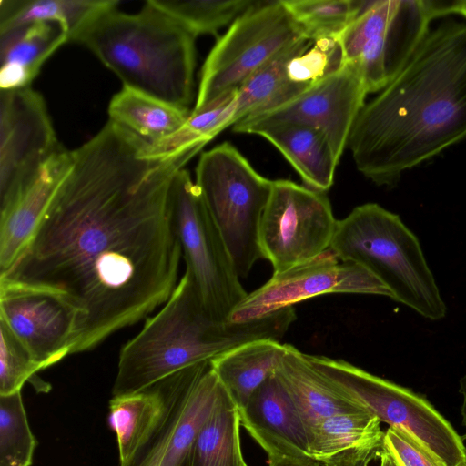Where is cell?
<instances>
[{"label": "cell", "mask_w": 466, "mask_h": 466, "mask_svg": "<svg viewBox=\"0 0 466 466\" xmlns=\"http://www.w3.org/2000/svg\"><path fill=\"white\" fill-rule=\"evenodd\" d=\"M466 139V23L430 29L405 66L365 104L348 139L357 169L377 186Z\"/></svg>", "instance_id": "obj_2"}, {"label": "cell", "mask_w": 466, "mask_h": 466, "mask_svg": "<svg viewBox=\"0 0 466 466\" xmlns=\"http://www.w3.org/2000/svg\"><path fill=\"white\" fill-rule=\"evenodd\" d=\"M287 344L261 339L241 345L210 361L211 368L238 410L255 390L273 375Z\"/></svg>", "instance_id": "obj_23"}, {"label": "cell", "mask_w": 466, "mask_h": 466, "mask_svg": "<svg viewBox=\"0 0 466 466\" xmlns=\"http://www.w3.org/2000/svg\"><path fill=\"white\" fill-rule=\"evenodd\" d=\"M170 195L185 272L206 312L218 321H228L248 293L222 236L187 169L174 176Z\"/></svg>", "instance_id": "obj_10"}, {"label": "cell", "mask_w": 466, "mask_h": 466, "mask_svg": "<svg viewBox=\"0 0 466 466\" xmlns=\"http://www.w3.org/2000/svg\"><path fill=\"white\" fill-rule=\"evenodd\" d=\"M118 4L115 0H1L0 33L36 23H55L70 42L94 17Z\"/></svg>", "instance_id": "obj_27"}, {"label": "cell", "mask_w": 466, "mask_h": 466, "mask_svg": "<svg viewBox=\"0 0 466 466\" xmlns=\"http://www.w3.org/2000/svg\"><path fill=\"white\" fill-rule=\"evenodd\" d=\"M448 15L458 14L466 18V0L448 1Z\"/></svg>", "instance_id": "obj_38"}, {"label": "cell", "mask_w": 466, "mask_h": 466, "mask_svg": "<svg viewBox=\"0 0 466 466\" xmlns=\"http://www.w3.org/2000/svg\"><path fill=\"white\" fill-rule=\"evenodd\" d=\"M59 145L43 96L31 86L0 93V210L38 175Z\"/></svg>", "instance_id": "obj_12"}, {"label": "cell", "mask_w": 466, "mask_h": 466, "mask_svg": "<svg viewBox=\"0 0 466 466\" xmlns=\"http://www.w3.org/2000/svg\"><path fill=\"white\" fill-rule=\"evenodd\" d=\"M345 65L343 49L337 37L312 42L308 50L288 63L289 79L298 85L311 87L339 72Z\"/></svg>", "instance_id": "obj_32"}, {"label": "cell", "mask_w": 466, "mask_h": 466, "mask_svg": "<svg viewBox=\"0 0 466 466\" xmlns=\"http://www.w3.org/2000/svg\"><path fill=\"white\" fill-rule=\"evenodd\" d=\"M276 374L299 410L309 434L327 418L365 411L318 371L305 353L290 344H287Z\"/></svg>", "instance_id": "obj_21"}, {"label": "cell", "mask_w": 466, "mask_h": 466, "mask_svg": "<svg viewBox=\"0 0 466 466\" xmlns=\"http://www.w3.org/2000/svg\"><path fill=\"white\" fill-rule=\"evenodd\" d=\"M0 321L26 348L42 370L72 352L77 314L53 293L0 283Z\"/></svg>", "instance_id": "obj_15"}, {"label": "cell", "mask_w": 466, "mask_h": 466, "mask_svg": "<svg viewBox=\"0 0 466 466\" xmlns=\"http://www.w3.org/2000/svg\"><path fill=\"white\" fill-rule=\"evenodd\" d=\"M307 38L295 43L251 76L236 92L232 126L238 121L279 108L310 87L291 82L288 63L309 48Z\"/></svg>", "instance_id": "obj_24"}, {"label": "cell", "mask_w": 466, "mask_h": 466, "mask_svg": "<svg viewBox=\"0 0 466 466\" xmlns=\"http://www.w3.org/2000/svg\"><path fill=\"white\" fill-rule=\"evenodd\" d=\"M268 466H320L310 459L272 458L268 459Z\"/></svg>", "instance_id": "obj_36"}, {"label": "cell", "mask_w": 466, "mask_h": 466, "mask_svg": "<svg viewBox=\"0 0 466 466\" xmlns=\"http://www.w3.org/2000/svg\"><path fill=\"white\" fill-rule=\"evenodd\" d=\"M305 356L363 410L401 429L426 445L446 466H463L466 448L451 424L423 396L343 360Z\"/></svg>", "instance_id": "obj_8"}, {"label": "cell", "mask_w": 466, "mask_h": 466, "mask_svg": "<svg viewBox=\"0 0 466 466\" xmlns=\"http://www.w3.org/2000/svg\"><path fill=\"white\" fill-rule=\"evenodd\" d=\"M191 111L127 87L115 94L108 106L109 121L148 144L177 132Z\"/></svg>", "instance_id": "obj_26"}, {"label": "cell", "mask_w": 466, "mask_h": 466, "mask_svg": "<svg viewBox=\"0 0 466 466\" xmlns=\"http://www.w3.org/2000/svg\"><path fill=\"white\" fill-rule=\"evenodd\" d=\"M0 395L21 391L24 384L42 370L31 353L0 321Z\"/></svg>", "instance_id": "obj_33"}, {"label": "cell", "mask_w": 466, "mask_h": 466, "mask_svg": "<svg viewBox=\"0 0 466 466\" xmlns=\"http://www.w3.org/2000/svg\"><path fill=\"white\" fill-rule=\"evenodd\" d=\"M239 427L238 410L222 386L212 412L178 466H248Z\"/></svg>", "instance_id": "obj_25"}, {"label": "cell", "mask_w": 466, "mask_h": 466, "mask_svg": "<svg viewBox=\"0 0 466 466\" xmlns=\"http://www.w3.org/2000/svg\"><path fill=\"white\" fill-rule=\"evenodd\" d=\"M242 425L268 459H310V434L276 372L238 410Z\"/></svg>", "instance_id": "obj_17"}, {"label": "cell", "mask_w": 466, "mask_h": 466, "mask_svg": "<svg viewBox=\"0 0 466 466\" xmlns=\"http://www.w3.org/2000/svg\"><path fill=\"white\" fill-rule=\"evenodd\" d=\"M191 33L147 0L135 14L110 7L72 39L92 52L123 83L182 109L193 100L196 66Z\"/></svg>", "instance_id": "obj_4"}, {"label": "cell", "mask_w": 466, "mask_h": 466, "mask_svg": "<svg viewBox=\"0 0 466 466\" xmlns=\"http://www.w3.org/2000/svg\"><path fill=\"white\" fill-rule=\"evenodd\" d=\"M221 387L211 363L188 385L177 406L172 436L161 466H178L212 412Z\"/></svg>", "instance_id": "obj_28"}, {"label": "cell", "mask_w": 466, "mask_h": 466, "mask_svg": "<svg viewBox=\"0 0 466 466\" xmlns=\"http://www.w3.org/2000/svg\"><path fill=\"white\" fill-rule=\"evenodd\" d=\"M176 409L177 405H174L165 425L156 436L152 445L134 466H161L172 436Z\"/></svg>", "instance_id": "obj_35"}, {"label": "cell", "mask_w": 466, "mask_h": 466, "mask_svg": "<svg viewBox=\"0 0 466 466\" xmlns=\"http://www.w3.org/2000/svg\"><path fill=\"white\" fill-rule=\"evenodd\" d=\"M437 1H369L339 36L345 62L359 66L368 93L382 90L405 66L439 17Z\"/></svg>", "instance_id": "obj_9"}, {"label": "cell", "mask_w": 466, "mask_h": 466, "mask_svg": "<svg viewBox=\"0 0 466 466\" xmlns=\"http://www.w3.org/2000/svg\"><path fill=\"white\" fill-rule=\"evenodd\" d=\"M329 248L341 261L378 278L391 291V299L431 320L446 316L420 243L397 214L377 203L355 207L338 220Z\"/></svg>", "instance_id": "obj_5"}, {"label": "cell", "mask_w": 466, "mask_h": 466, "mask_svg": "<svg viewBox=\"0 0 466 466\" xmlns=\"http://www.w3.org/2000/svg\"><path fill=\"white\" fill-rule=\"evenodd\" d=\"M367 94L358 65L345 63L339 72L290 102L274 110L247 116L235 123L233 129L285 122L310 126L325 134L339 160Z\"/></svg>", "instance_id": "obj_14"}, {"label": "cell", "mask_w": 466, "mask_h": 466, "mask_svg": "<svg viewBox=\"0 0 466 466\" xmlns=\"http://www.w3.org/2000/svg\"><path fill=\"white\" fill-rule=\"evenodd\" d=\"M380 466H398L391 455L383 448L380 456Z\"/></svg>", "instance_id": "obj_39"}, {"label": "cell", "mask_w": 466, "mask_h": 466, "mask_svg": "<svg viewBox=\"0 0 466 466\" xmlns=\"http://www.w3.org/2000/svg\"><path fill=\"white\" fill-rule=\"evenodd\" d=\"M108 122L74 162L27 247L0 283L60 297L77 314L71 354L90 350L163 306L182 249L170 187L200 149L163 158Z\"/></svg>", "instance_id": "obj_1"}, {"label": "cell", "mask_w": 466, "mask_h": 466, "mask_svg": "<svg viewBox=\"0 0 466 466\" xmlns=\"http://www.w3.org/2000/svg\"><path fill=\"white\" fill-rule=\"evenodd\" d=\"M311 42L337 37L361 13L364 0H281Z\"/></svg>", "instance_id": "obj_29"}, {"label": "cell", "mask_w": 466, "mask_h": 466, "mask_svg": "<svg viewBox=\"0 0 466 466\" xmlns=\"http://www.w3.org/2000/svg\"><path fill=\"white\" fill-rule=\"evenodd\" d=\"M332 293L379 295L392 299L391 291L369 270L353 262L341 261L329 248L310 260L273 273L264 285L248 293L228 320L258 319L313 297Z\"/></svg>", "instance_id": "obj_13"}, {"label": "cell", "mask_w": 466, "mask_h": 466, "mask_svg": "<svg viewBox=\"0 0 466 466\" xmlns=\"http://www.w3.org/2000/svg\"><path fill=\"white\" fill-rule=\"evenodd\" d=\"M337 222L325 192L273 180L259 226L262 258L273 273L310 260L329 248Z\"/></svg>", "instance_id": "obj_11"}, {"label": "cell", "mask_w": 466, "mask_h": 466, "mask_svg": "<svg viewBox=\"0 0 466 466\" xmlns=\"http://www.w3.org/2000/svg\"><path fill=\"white\" fill-rule=\"evenodd\" d=\"M459 384V391L462 397V403L461 406V421L466 430V374L460 380ZM464 437L466 438V432Z\"/></svg>", "instance_id": "obj_37"}, {"label": "cell", "mask_w": 466, "mask_h": 466, "mask_svg": "<svg viewBox=\"0 0 466 466\" xmlns=\"http://www.w3.org/2000/svg\"><path fill=\"white\" fill-rule=\"evenodd\" d=\"M194 36L214 35L233 23L255 0H149Z\"/></svg>", "instance_id": "obj_30"}, {"label": "cell", "mask_w": 466, "mask_h": 466, "mask_svg": "<svg viewBox=\"0 0 466 466\" xmlns=\"http://www.w3.org/2000/svg\"><path fill=\"white\" fill-rule=\"evenodd\" d=\"M226 244L238 276L262 258L259 226L273 180L259 175L228 142L201 154L195 181Z\"/></svg>", "instance_id": "obj_6"}, {"label": "cell", "mask_w": 466, "mask_h": 466, "mask_svg": "<svg viewBox=\"0 0 466 466\" xmlns=\"http://www.w3.org/2000/svg\"><path fill=\"white\" fill-rule=\"evenodd\" d=\"M202 367L193 366L143 391L113 396L108 425L116 437L119 466H134L165 425L181 390Z\"/></svg>", "instance_id": "obj_16"}, {"label": "cell", "mask_w": 466, "mask_h": 466, "mask_svg": "<svg viewBox=\"0 0 466 466\" xmlns=\"http://www.w3.org/2000/svg\"><path fill=\"white\" fill-rule=\"evenodd\" d=\"M380 422L365 411L323 420L310 431L311 460L320 466H368L384 448Z\"/></svg>", "instance_id": "obj_19"}, {"label": "cell", "mask_w": 466, "mask_h": 466, "mask_svg": "<svg viewBox=\"0 0 466 466\" xmlns=\"http://www.w3.org/2000/svg\"><path fill=\"white\" fill-rule=\"evenodd\" d=\"M295 319L290 307L251 321H218L206 312L185 272L160 310L122 347L113 396L146 390L252 341H279Z\"/></svg>", "instance_id": "obj_3"}, {"label": "cell", "mask_w": 466, "mask_h": 466, "mask_svg": "<svg viewBox=\"0 0 466 466\" xmlns=\"http://www.w3.org/2000/svg\"><path fill=\"white\" fill-rule=\"evenodd\" d=\"M306 38L279 1H257L217 41L201 71L196 105L205 109L235 93L251 76Z\"/></svg>", "instance_id": "obj_7"}, {"label": "cell", "mask_w": 466, "mask_h": 466, "mask_svg": "<svg viewBox=\"0 0 466 466\" xmlns=\"http://www.w3.org/2000/svg\"><path fill=\"white\" fill-rule=\"evenodd\" d=\"M384 449L398 466H446L444 461L409 432L390 427L384 435Z\"/></svg>", "instance_id": "obj_34"}, {"label": "cell", "mask_w": 466, "mask_h": 466, "mask_svg": "<svg viewBox=\"0 0 466 466\" xmlns=\"http://www.w3.org/2000/svg\"><path fill=\"white\" fill-rule=\"evenodd\" d=\"M36 444L21 391L0 395V466H31Z\"/></svg>", "instance_id": "obj_31"}, {"label": "cell", "mask_w": 466, "mask_h": 466, "mask_svg": "<svg viewBox=\"0 0 466 466\" xmlns=\"http://www.w3.org/2000/svg\"><path fill=\"white\" fill-rule=\"evenodd\" d=\"M73 162L74 152L62 147L35 178L0 210V274L8 270L27 247Z\"/></svg>", "instance_id": "obj_18"}, {"label": "cell", "mask_w": 466, "mask_h": 466, "mask_svg": "<svg viewBox=\"0 0 466 466\" xmlns=\"http://www.w3.org/2000/svg\"><path fill=\"white\" fill-rule=\"evenodd\" d=\"M66 42L68 36L55 23H36L0 33L1 90L30 86L44 63Z\"/></svg>", "instance_id": "obj_22"}, {"label": "cell", "mask_w": 466, "mask_h": 466, "mask_svg": "<svg viewBox=\"0 0 466 466\" xmlns=\"http://www.w3.org/2000/svg\"><path fill=\"white\" fill-rule=\"evenodd\" d=\"M463 466H466V463Z\"/></svg>", "instance_id": "obj_40"}, {"label": "cell", "mask_w": 466, "mask_h": 466, "mask_svg": "<svg viewBox=\"0 0 466 466\" xmlns=\"http://www.w3.org/2000/svg\"><path fill=\"white\" fill-rule=\"evenodd\" d=\"M268 140L291 164L308 187L326 192L333 184L339 160L319 129L299 123L252 125L233 129Z\"/></svg>", "instance_id": "obj_20"}]
</instances>
